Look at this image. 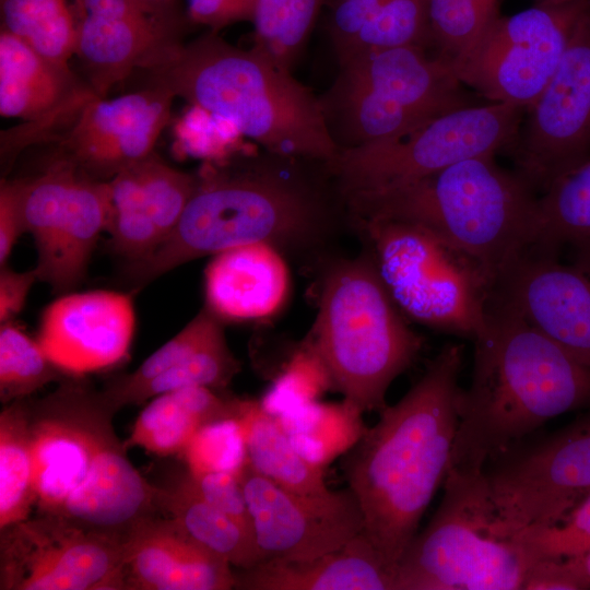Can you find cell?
<instances>
[{
    "label": "cell",
    "instance_id": "1",
    "mask_svg": "<svg viewBox=\"0 0 590 590\" xmlns=\"http://www.w3.org/2000/svg\"><path fill=\"white\" fill-rule=\"evenodd\" d=\"M462 364L463 346L446 344L341 458L364 515L363 532L393 573L450 465Z\"/></svg>",
    "mask_w": 590,
    "mask_h": 590
},
{
    "label": "cell",
    "instance_id": "2",
    "mask_svg": "<svg viewBox=\"0 0 590 590\" xmlns=\"http://www.w3.org/2000/svg\"><path fill=\"white\" fill-rule=\"evenodd\" d=\"M25 403L36 514L123 539L160 512L155 484L129 460L102 390L71 376Z\"/></svg>",
    "mask_w": 590,
    "mask_h": 590
},
{
    "label": "cell",
    "instance_id": "3",
    "mask_svg": "<svg viewBox=\"0 0 590 590\" xmlns=\"http://www.w3.org/2000/svg\"><path fill=\"white\" fill-rule=\"evenodd\" d=\"M473 342L472 377L459 393L449 469L482 471L550 420L590 405V366L511 307L493 298Z\"/></svg>",
    "mask_w": 590,
    "mask_h": 590
},
{
    "label": "cell",
    "instance_id": "4",
    "mask_svg": "<svg viewBox=\"0 0 590 590\" xmlns=\"http://www.w3.org/2000/svg\"><path fill=\"white\" fill-rule=\"evenodd\" d=\"M321 197L306 181L264 166L205 165L172 234L146 258L127 263L132 291L194 259L255 243L284 256L321 251L334 232Z\"/></svg>",
    "mask_w": 590,
    "mask_h": 590
},
{
    "label": "cell",
    "instance_id": "5",
    "mask_svg": "<svg viewBox=\"0 0 590 590\" xmlns=\"http://www.w3.org/2000/svg\"><path fill=\"white\" fill-rule=\"evenodd\" d=\"M168 88L283 157L331 163L340 148L323 105L263 50L235 47L210 31L180 43L148 70Z\"/></svg>",
    "mask_w": 590,
    "mask_h": 590
},
{
    "label": "cell",
    "instance_id": "6",
    "mask_svg": "<svg viewBox=\"0 0 590 590\" xmlns=\"http://www.w3.org/2000/svg\"><path fill=\"white\" fill-rule=\"evenodd\" d=\"M353 219L420 225L475 260L494 285L530 247L539 196L494 154L392 189L344 196Z\"/></svg>",
    "mask_w": 590,
    "mask_h": 590
},
{
    "label": "cell",
    "instance_id": "7",
    "mask_svg": "<svg viewBox=\"0 0 590 590\" xmlns=\"http://www.w3.org/2000/svg\"><path fill=\"white\" fill-rule=\"evenodd\" d=\"M303 344L320 359L331 389L365 413L386 408L390 385L416 361L423 339L393 303L366 249L328 267Z\"/></svg>",
    "mask_w": 590,
    "mask_h": 590
},
{
    "label": "cell",
    "instance_id": "8",
    "mask_svg": "<svg viewBox=\"0 0 590 590\" xmlns=\"http://www.w3.org/2000/svg\"><path fill=\"white\" fill-rule=\"evenodd\" d=\"M354 224L408 320L472 341L484 330L494 285L475 260L413 223L368 217Z\"/></svg>",
    "mask_w": 590,
    "mask_h": 590
},
{
    "label": "cell",
    "instance_id": "9",
    "mask_svg": "<svg viewBox=\"0 0 590 590\" xmlns=\"http://www.w3.org/2000/svg\"><path fill=\"white\" fill-rule=\"evenodd\" d=\"M441 502L399 560L394 590H518L527 568L515 541L493 533L482 471L449 469Z\"/></svg>",
    "mask_w": 590,
    "mask_h": 590
},
{
    "label": "cell",
    "instance_id": "10",
    "mask_svg": "<svg viewBox=\"0 0 590 590\" xmlns=\"http://www.w3.org/2000/svg\"><path fill=\"white\" fill-rule=\"evenodd\" d=\"M340 64L333 102L355 142L352 146L403 138L474 105L451 64L424 47L367 50Z\"/></svg>",
    "mask_w": 590,
    "mask_h": 590
},
{
    "label": "cell",
    "instance_id": "11",
    "mask_svg": "<svg viewBox=\"0 0 590 590\" xmlns=\"http://www.w3.org/2000/svg\"><path fill=\"white\" fill-rule=\"evenodd\" d=\"M524 110L509 103L459 108L403 138L341 149L326 166L343 197L397 188L467 158L506 150Z\"/></svg>",
    "mask_w": 590,
    "mask_h": 590
},
{
    "label": "cell",
    "instance_id": "12",
    "mask_svg": "<svg viewBox=\"0 0 590 590\" xmlns=\"http://www.w3.org/2000/svg\"><path fill=\"white\" fill-rule=\"evenodd\" d=\"M483 472L497 536L559 520L590 493V405L559 429L494 456Z\"/></svg>",
    "mask_w": 590,
    "mask_h": 590
},
{
    "label": "cell",
    "instance_id": "13",
    "mask_svg": "<svg viewBox=\"0 0 590 590\" xmlns=\"http://www.w3.org/2000/svg\"><path fill=\"white\" fill-rule=\"evenodd\" d=\"M24 232L35 241L40 282L63 295L85 278L109 214V186L71 162L54 160L36 176L15 180Z\"/></svg>",
    "mask_w": 590,
    "mask_h": 590
},
{
    "label": "cell",
    "instance_id": "14",
    "mask_svg": "<svg viewBox=\"0 0 590 590\" xmlns=\"http://www.w3.org/2000/svg\"><path fill=\"white\" fill-rule=\"evenodd\" d=\"M590 0L538 2L500 15L479 43L452 66L457 78L489 103L528 109L555 73Z\"/></svg>",
    "mask_w": 590,
    "mask_h": 590
},
{
    "label": "cell",
    "instance_id": "15",
    "mask_svg": "<svg viewBox=\"0 0 590 590\" xmlns=\"http://www.w3.org/2000/svg\"><path fill=\"white\" fill-rule=\"evenodd\" d=\"M506 149L539 194L590 160V7L578 20L552 79Z\"/></svg>",
    "mask_w": 590,
    "mask_h": 590
},
{
    "label": "cell",
    "instance_id": "16",
    "mask_svg": "<svg viewBox=\"0 0 590 590\" xmlns=\"http://www.w3.org/2000/svg\"><path fill=\"white\" fill-rule=\"evenodd\" d=\"M0 532V590H122V538L38 514Z\"/></svg>",
    "mask_w": 590,
    "mask_h": 590
},
{
    "label": "cell",
    "instance_id": "17",
    "mask_svg": "<svg viewBox=\"0 0 590 590\" xmlns=\"http://www.w3.org/2000/svg\"><path fill=\"white\" fill-rule=\"evenodd\" d=\"M74 55L98 97L134 70L148 71L176 45L182 17L173 0H71Z\"/></svg>",
    "mask_w": 590,
    "mask_h": 590
},
{
    "label": "cell",
    "instance_id": "18",
    "mask_svg": "<svg viewBox=\"0 0 590 590\" xmlns=\"http://www.w3.org/2000/svg\"><path fill=\"white\" fill-rule=\"evenodd\" d=\"M259 563L305 560L335 551L364 530V515L351 488L324 495L288 491L247 461L239 472Z\"/></svg>",
    "mask_w": 590,
    "mask_h": 590
},
{
    "label": "cell",
    "instance_id": "19",
    "mask_svg": "<svg viewBox=\"0 0 590 590\" xmlns=\"http://www.w3.org/2000/svg\"><path fill=\"white\" fill-rule=\"evenodd\" d=\"M174 98L168 88L154 83L113 99L93 95L47 141L58 144L55 157L108 181L154 152Z\"/></svg>",
    "mask_w": 590,
    "mask_h": 590
},
{
    "label": "cell",
    "instance_id": "20",
    "mask_svg": "<svg viewBox=\"0 0 590 590\" xmlns=\"http://www.w3.org/2000/svg\"><path fill=\"white\" fill-rule=\"evenodd\" d=\"M493 298L590 366V266L527 249L500 278Z\"/></svg>",
    "mask_w": 590,
    "mask_h": 590
},
{
    "label": "cell",
    "instance_id": "21",
    "mask_svg": "<svg viewBox=\"0 0 590 590\" xmlns=\"http://www.w3.org/2000/svg\"><path fill=\"white\" fill-rule=\"evenodd\" d=\"M134 329L129 294L105 290L67 293L43 311L36 340L64 374L83 377L125 361Z\"/></svg>",
    "mask_w": 590,
    "mask_h": 590
},
{
    "label": "cell",
    "instance_id": "22",
    "mask_svg": "<svg viewBox=\"0 0 590 590\" xmlns=\"http://www.w3.org/2000/svg\"><path fill=\"white\" fill-rule=\"evenodd\" d=\"M197 184V174L176 169L155 152L110 180L106 231L111 250L127 263L155 251L176 227Z\"/></svg>",
    "mask_w": 590,
    "mask_h": 590
},
{
    "label": "cell",
    "instance_id": "23",
    "mask_svg": "<svg viewBox=\"0 0 590 590\" xmlns=\"http://www.w3.org/2000/svg\"><path fill=\"white\" fill-rule=\"evenodd\" d=\"M93 95L70 67L46 59L1 28L0 114L24 120L26 126L14 139L23 138L1 150L2 156L11 157L13 150L46 141Z\"/></svg>",
    "mask_w": 590,
    "mask_h": 590
},
{
    "label": "cell",
    "instance_id": "24",
    "mask_svg": "<svg viewBox=\"0 0 590 590\" xmlns=\"http://www.w3.org/2000/svg\"><path fill=\"white\" fill-rule=\"evenodd\" d=\"M122 590L234 589L232 565L190 538L170 517L143 519L123 538Z\"/></svg>",
    "mask_w": 590,
    "mask_h": 590
},
{
    "label": "cell",
    "instance_id": "25",
    "mask_svg": "<svg viewBox=\"0 0 590 590\" xmlns=\"http://www.w3.org/2000/svg\"><path fill=\"white\" fill-rule=\"evenodd\" d=\"M288 288L285 256L263 243L223 250L204 270V307L223 322L273 316L284 305Z\"/></svg>",
    "mask_w": 590,
    "mask_h": 590
},
{
    "label": "cell",
    "instance_id": "26",
    "mask_svg": "<svg viewBox=\"0 0 590 590\" xmlns=\"http://www.w3.org/2000/svg\"><path fill=\"white\" fill-rule=\"evenodd\" d=\"M240 590H394V573L364 532L305 560H268L234 571Z\"/></svg>",
    "mask_w": 590,
    "mask_h": 590
},
{
    "label": "cell",
    "instance_id": "27",
    "mask_svg": "<svg viewBox=\"0 0 590 590\" xmlns=\"http://www.w3.org/2000/svg\"><path fill=\"white\" fill-rule=\"evenodd\" d=\"M241 399L208 387H186L162 393L142 410L125 445L158 457L181 455L206 424L239 416Z\"/></svg>",
    "mask_w": 590,
    "mask_h": 590
},
{
    "label": "cell",
    "instance_id": "28",
    "mask_svg": "<svg viewBox=\"0 0 590 590\" xmlns=\"http://www.w3.org/2000/svg\"><path fill=\"white\" fill-rule=\"evenodd\" d=\"M155 487L160 512L174 519L197 543L237 569L259 563L255 539L203 498L187 469L177 473L172 482L155 484Z\"/></svg>",
    "mask_w": 590,
    "mask_h": 590
},
{
    "label": "cell",
    "instance_id": "29",
    "mask_svg": "<svg viewBox=\"0 0 590 590\" xmlns=\"http://www.w3.org/2000/svg\"><path fill=\"white\" fill-rule=\"evenodd\" d=\"M528 249L590 266V160L554 181L539 196Z\"/></svg>",
    "mask_w": 590,
    "mask_h": 590
},
{
    "label": "cell",
    "instance_id": "30",
    "mask_svg": "<svg viewBox=\"0 0 590 590\" xmlns=\"http://www.w3.org/2000/svg\"><path fill=\"white\" fill-rule=\"evenodd\" d=\"M245 435L249 464L278 485L303 495H324L323 468L302 457L276 416L256 400L241 399L238 416Z\"/></svg>",
    "mask_w": 590,
    "mask_h": 590
},
{
    "label": "cell",
    "instance_id": "31",
    "mask_svg": "<svg viewBox=\"0 0 590 590\" xmlns=\"http://www.w3.org/2000/svg\"><path fill=\"white\" fill-rule=\"evenodd\" d=\"M362 415L345 400L341 403L314 401L276 418L297 452L310 463L324 468L362 437L366 429Z\"/></svg>",
    "mask_w": 590,
    "mask_h": 590
},
{
    "label": "cell",
    "instance_id": "32",
    "mask_svg": "<svg viewBox=\"0 0 590 590\" xmlns=\"http://www.w3.org/2000/svg\"><path fill=\"white\" fill-rule=\"evenodd\" d=\"M36 504L25 399L0 413V530L26 520Z\"/></svg>",
    "mask_w": 590,
    "mask_h": 590
},
{
    "label": "cell",
    "instance_id": "33",
    "mask_svg": "<svg viewBox=\"0 0 590 590\" xmlns=\"http://www.w3.org/2000/svg\"><path fill=\"white\" fill-rule=\"evenodd\" d=\"M1 28L63 67L75 52L76 17L70 0H0Z\"/></svg>",
    "mask_w": 590,
    "mask_h": 590
},
{
    "label": "cell",
    "instance_id": "34",
    "mask_svg": "<svg viewBox=\"0 0 590 590\" xmlns=\"http://www.w3.org/2000/svg\"><path fill=\"white\" fill-rule=\"evenodd\" d=\"M241 363L231 351L224 329L210 338L179 363L142 386L129 405L142 404L165 392L186 387L225 389L240 371Z\"/></svg>",
    "mask_w": 590,
    "mask_h": 590
},
{
    "label": "cell",
    "instance_id": "35",
    "mask_svg": "<svg viewBox=\"0 0 590 590\" xmlns=\"http://www.w3.org/2000/svg\"><path fill=\"white\" fill-rule=\"evenodd\" d=\"M432 47L451 67L500 16L498 0H427Z\"/></svg>",
    "mask_w": 590,
    "mask_h": 590
},
{
    "label": "cell",
    "instance_id": "36",
    "mask_svg": "<svg viewBox=\"0 0 590 590\" xmlns=\"http://www.w3.org/2000/svg\"><path fill=\"white\" fill-rule=\"evenodd\" d=\"M71 377L46 355L33 340L12 321L0 327V401L8 404L26 399L46 385Z\"/></svg>",
    "mask_w": 590,
    "mask_h": 590
},
{
    "label": "cell",
    "instance_id": "37",
    "mask_svg": "<svg viewBox=\"0 0 590 590\" xmlns=\"http://www.w3.org/2000/svg\"><path fill=\"white\" fill-rule=\"evenodd\" d=\"M223 329V321L204 307L135 370L110 378L102 389L104 396L116 412L120 411L129 405L131 397L142 386L179 363Z\"/></svg>",
    "mask_w": 590,
    "mask_h": 590
},
{
    "label": "cell",
    "instance_id": "38",
    "mask_svg": "<svg viewBox=\"0 0 590 590\" xmlns=\"http://www.w3.org/2000/svg\"><path fill=\"white\" fill-rule=\"evenodd\" d=\"M528 569L546 559H567L590 552V493L559 520L523 528L512 536Z\"/></svg>",
    "mask_w": 590,
    "mask_h": 590
},
{
    "label": "cell",
    "instance_id": "39",
    "mask_svg": "<svg viewBox=\"0 0 590 590\" xmlns=\"http://www.w3.org/2000/svg\"><path fill=\"white\" fill-rule=\"evenodd\" d=\"M402 46L432 47L427 0H382L340 62L358 52Z\"/></svg>",
    "mask_w": 590,
    "mask_h": 590
},
{
    "label": "cell",
    "instance_id": "40",
    "mask_svg": "<svg viewBox=\"0 0 590 590\" xmlns=\"http://www.w3.org/2000/svg\"><path fill=\"white\" fill-rule=\"evenodd\" d=\"M180 457L191 474L208 472L239 474L248 461L239 418H226L204 425L192 437Z\"/></svg>",
    "mask_w": 590,
    "mask_h": 590
},
{
    "label": "cell",
    "instance_id": "41",
    "mask_svg": "<svg viewBox=\"0 0 590 590\" xmlns=\"http://www.w3.org/2000/svg\"><path fill=\"white\" fill-rule=\"evenodd\" d=\"M328 389H331V386L323 365L303 344L276 377L260 403L269 413L278 416L317 401Z\"/></svg>",
    "mask_w": 590,
    "mask_h": 590
},
{
    "label": "cell",
    "instance_id": "42",
    "mask_svg": "<svg viewBox=\"0 0 590 590\" xmlns=\"http://www.w3.org/2000/svg\"><path fill=\"white\" fill-rule=\"evenodd\" d=\"M189 474L205 500L235 520L255 539L251 516L238 474L232 472Z\"/></svg>",
    "mask_w": 590,
    "mask_h": 590
},
{
    "label": "cell",
    "instance_id": "43",
    "mask_svg": "<svg viewBox=\"0 0 590 590\" xmlns=\"http://www.w3.org/2000/svg\"><path fill=\"white\" fill-rule=\"evenodd\" d=\"M331 0H286L285 20L272 59L290 69L322 5Z\"/></svg>",
    "mask_w": 590,
    "mask_h": 590
},
{
    "label": "cell",
    "instance_id": "44",
    "mask_svg": "<svg viewBox=\"0 0 590 590\" xmlns=\"http://www.w3.org/2000/svg\"><path fill=\"white\" fill-rule=\"evenodd\" d=\"M382 0H331L329 33L339 59L352 47Z\"/></svg>",
    "mask_w": 590,
    "mask_h": 590
},
{
    "label": "cell",
    "instance_id": "45",
    "mask_svg": "<svg viewBox=\"0 0 590 590\" xmlns=\"http://www.w3.org/2000/svg\"><path fill=\"white\" fill-rule=\"evenodd\" d=\"M523 590H587L589 583L573 558L534 563L526 573Z\"/></svg>",
    "mask_w": 590,
    "mask_h": 590
},
{
    "label": "cell",
    "instance_id": "46",
    "mask_svg": "<svg viewBox=\"0 0 590 590\" xmlns=\"http://www.w3.org/2000/svg\"><path fill=\"white\" fill-rule=\"evenodd\" d=\"M256 0H187V17L217 33L241 21H252Z\"/></svg>",
    "mask_w": 590,
    "mask_h": 590
},
{
    "label": "cell",
    "instance_id": "47",
    "mask_svg": "<svg viewBox=\"0 0 590 590\" xmlns=\"http://www.w3.org/2000/svg\"><path fill=\"white\" fill-rule=\"evenodd\" d=\"M16 181L2 179L0 187V264L4 267L19 237L24 234Z\"/></svg>",
    "mask_w": 590,
    "mask_h": 590
},
{
    "label": "cell",
    "instance_id": "48",
    "mask_svg": "<svg viewBox=\"0 0 590 590\" xmlns=\"http://www.w3.org/2000/svg\"><path fill=\"white\" fill-rule=\"evenodd\" d=\"M286 0H256L252 23L256 47L272 58L285 20Z\"/></svg>",
    "mask_w": 590,
    "mask_h": 590
},
{
    "label": "cell",
    "instance_id": "49",
    "mask_svg": "<svg viewBox=\"0 0 590 590\" xmlns=\"http://www.w3.org/2000/svg\"><path fill=\"white\" fill-rule=\"evenodd\" d=\"M38 281L35 269L16 272L1 267L0 272V321H12L26 302L33 284Z\"/></svg>",
    "mask_w": 590,
    "mask_h": 590
},
{
    "label": "cell",
    "instance_id": "50",
    "mask_svg": "<svg viewBox=\"0 0 590 590\" xmlns=\"http://www.w3.org/2000/svg\"><path fill=\"white\" fill-rule=\"evenodd\" d=\"M574 560L577 568L590 586V552L582 556L574 557Z\"/></svg>",
    "mask_w": 590,
    "mask_h": 590
},
{
    "label": "cell",
    "instance_id": "51",
    "mask_svg": "<svg viewBox=\"0 0 590 590\" xmlns=\"http://www.w3.org/2000/svg\"><path fill=\"white\" fill-rule=\"evenodd\" d=\"M538 2H564V1H570V0H536Z\"/></svg>",
    "mask_w": 590,
    "mask_h": 590
}]
</instances>
